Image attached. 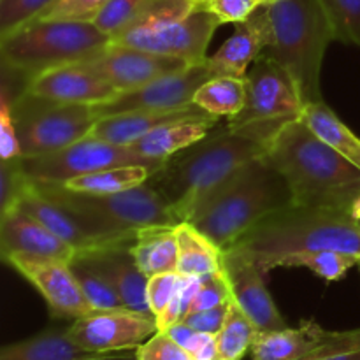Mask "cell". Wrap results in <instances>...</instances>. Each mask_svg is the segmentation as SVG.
<instances>
[{
  "label": "cell",
  "mask_w": 360,
  "mask_h": 360,
  "mask_svg": "<svg viewBox=\"0 0 360 360\" xmlns=\"http://www.w3.org/2000/svg\"><path fill=\"white\" fill-rule=\"evenodd\" d=\"M295 120V118H294ZM290 120H267L229 127L169 158L148 179L171 204L179 221H188L199 204L250 162L266 157L281 127Z\"/></svg>",
  "instance_id": "6da1fadb"
},
{
  "label": "cell",
  "mask_w": 360,
  "mask_h": 360,
  "mask_svg": "<svg viewBox=\"0 0 360 360\" xmlns=\"http://www.w3.org/2000/svg\"><path fill=\"white\" fill-rule=\"evenodd\" d=\"M266 157L285 176L295 206L348 213L360 197V167L323 143L302 118L281 127Z\"/></svg>",
  "instance_id": "7a4b0ae2"
},
{
  "label": "cell",
  "mask_w": 360,
  "mask_h": 360,
  "mask_svg": "<svg viewBox=\"0 0 360 360\" xmlns=\"http://www.w3.org/2000/svg\"><path fill=\"white\" fill-rule=\"evenodd\" d=\"M227 250L241 253L267 274L283 257L297 252L334 250L359 257L360 225L345 211L292 204L264 218Z\"/></svg>",
  "instance_id": "3957f363"
},
{
  "label": "cell",
  "mask_w": 360,
  "mask_h": 360,
  "mask_svg": "<svg viewBox=\"0 0 360 360\" xmlns=\"http://www.w3.org/2000/svg\"><path fill=\"white\" fill-rule=\"evenodd\" d=\"M292 204L294 197L285 176L269 158L260 157L211 192L188 221L227 250L264 218Z\"/></svg>",
  "instance_id": "277c9868"
},
{
  "label": "cell",
  "mask_w": 360,
  "mask_h": 360,
  "mask_svg": "<svg viewBox=\"0 0 360 360\" xmlns=\"http://www.w3.org/2000/svg\"><path fill=\"white\" fill-rule=\"evenodd\" d=\"M266 9L274 42L264 53L288 70L304 104L323 101L320 72L334 34L319 0H278Z\"/></svg>",
  "instance_id": "5b68a950"
},
{
  "label": "cell",
  "mask_w": 360,
  "mask_h": 360,
  "mask_svg": "<svg viewBox=\"0 0 360 360\" xmlns=\"http://www.w3.org/2000/svg\"><path fill=\"white\" fill-rule=\"evenodd\" d=\"M111 37L90 21L34 20L0 39L2 65L30 79L44 70L86 62Z\"/></svg>",
  "instance_id": "8992f818"
},
{
  "label": "cell",
  "mask_w": 360,
  "mask_h": 360,
  "mask_svg": "<svg viewBox=\"0 0 360 360\" xmlns=\"http://www.w3.org/2000/svg\"><path fill=\"white\" fill-rule=\"evenodd\" d=\"M41 192L76 214L91 231L112 238H136L150 225H178L171 204L150 183L105 195L74 192L60 183L34 181Z\"/></svg>",
  "instance_id": "52a82bcc"
},
{
  "label": "cell",
  "mask_w": 360,
  "mask_h": 360,
  "mask_svg": "<svg viewBox=\"0 0 360 360\" xmlns=\"http://www.w3.org/2000/svg\"><path fill=\"white\" fill-rule=\"evenodd\" d=\"M13 101V118L21 157H44L90 136L98 122L94 105L65 104L27 90Z\"/></svg>",
  "instance_id": "ba28073f"
},
{
  "label": "cell",
  "mask_w": 360,
  "mask_h": 360,
  "mask_svg": "<svg viewBox=\"0 0 360 360\" xmlns=\"http://www.w3.org/2000/svg\"><path fill=\"white\" fill-rule=\"evenodd\" d=\"M20 165L32 181L67 183L79 176L120 165H144L157 172L165 162L141 157L129 146H118L95 136H86L56 153L32 158L20 157Z\"/></svg>",
  "instance_id": "9c48e42d"
},
{
  "label": "cell",
  "mask_w": 360,
  "mask_h": 360,
  "mask_svg": "<svg viewBox=\"0 0 360 360\" xmlns=\"http://www.w3.org/2000/svg\"><path fill=\"white\" fill-rule=\"evenodd\" d=\"M246 102L241 111L229 118V127H243L267 120L301 118L304 101L283 65L262 53L246 74Z\"/></svg>",
  "instance_id": "30bf717a"
},
{
  "label": "cell",
  "mask_w": 360,
  "mask_h": 360,
  "mask_svg": "<svg viewBox=\"0 0 360 360\" xmlns=\"http://www.w3.org/2000/svg\"><path fill=\"white\" fill-rule=\"evenodd\" d=\"M69 334L90 354H116L137 350L158 333L157 316L134 309H94L69 327Z\"/></svg>",
  "instance_id": "8fae6325"
},
{
  "label": "cell",
  "mask_w": 360,
  "mask_h": 360,
  "mask_svg": "<svg viewBox=\"0 0 360 360\" xmlns=\"http://www.w3.org/2000/svg\"><path fill=\"white\" fill-rule=\"evenodd\" d=\"M217 77L210 63V56L204 62L190 63L178 72L167 74L132 91H123L105 104L94 105L97 118L134 111H155V109H176L193 104V95L206 81Z\"/></svg>",
  "instance_id": "7c38bea8"
},
{
  "label": "cell",
  "mask_w": 360,
  "mask_h": 360,
  "mask_svg": "<svg viewBox=\"0 0 360 360\" xmlns=\"http://www.w3.org/2000/svg\"><path fill=\"white\" fill-rule=\"evenodd\" d=\"M4 260L37 288L55 319L76 320L94 311L81 292L70 262L28 255H9Z\"/></svg>",
  "instance_id": "4fadbf2b"
},
{
  "label": "cell",
  "mask_w": 360,
  "mask_h": 360,
  "mask_svg": "<svg viewBox=\"0 0 360 360\" xmlns=\"http://www.w3.org/2000/svg\"><path fill=\"white\" fill-rule=\"evenodd\" d=\"M108 81L120 94L132 91L167 74L178 72L190 63L181 58L162 56L144 49L109 42L101 53L81 62Z\"/></svg>",
  "instance_id": "5bb4252c"
},
{
  "label": "cell",
  "mask_w": 360,
  "mask_h": 360,
  "mask_svg": "<svg viewBox=\"0 0 360 360\" xmlns=\"http://www.w3.org/2000/svg\"><path fill=\"white\" fill-rule=\"evenodd\" d=\"M221 273L227 278L232 301L248 316L257 333H271L288 327L264 283L266 274L252 260L238 252L224 250Z\"/></svg>",
  "instance_id": "9a60e30c"
},
{
  "label": "cell",
  "mask_w": 360,
  "mask_h": 360,
  "mask_svg": "<svg viewBox=\"0 0 360 360\" xmlns=\"http://www.w3.org/2000/svg\"><path fill=\"white\" fill-rule=\"evenodd\" d=\"M14 207H20L21 211L41 221L53 234L72 246L76 250V255L77 253L97 252V250L108 248V246L134 245L137 238V236L136 238H112V236H104L91 231L76 214H72L69 210L49 199L44 192H41L32 179L28 181L27 188L23 190Z\"/></svg>",
  "instance_id": "2e32d148"
},
{
  "label": "cell",
  "mask_w": 360,
  "mask_h": 360,
  "mask_svg": "<svg viewBox=\"0 0 360 360\" xmlns=\"http://www.w3.org/2000/svg\"><path fill=\"white\" fill-rule=\"evenodd\" d=\"M220 25L221 21L213 13L197 7L185 20L169 25L153 34L134 39L125 46L162 56L181 58L188 63H199L207 58V46Z\"/></svg>",
  "instance_id": "e0dca14e"
},
{
  "label": "cell",
  "mask_w": 360,
  "mask_h": 360,
  "mask_svg": "<svg viewBox=\"0 0 360 360\" xmlns=\"http://www.w3.org/2000/svg\"><path fill=\"white\" fill-rule=\"evenodd\" d=\"M27 91L55 102L84 105L105 104L120 95L112 84L102 79L81 62L55 67L30 77Z\"/></svg>",
  "instance_id": "ac0fdd59"
},
{
  "label": "cell",
  "mask_w": 360,
  "mask_h": 360,
  "mask_svg": "<svg viewBox=\"0 0 360 360\" xmlns=\"http://www.w3.org/2000/svg\"><path fill=\"white\" fill-rule=\"evenodd\" d=\"M0 252L2 259L9 255H28L39 259H55L70 262L76 250L53 234L48 227L21 211L11 207L0 218Z\"/></svg>",
  "instance_id": "d6986e66"
},
{
  "label": "cell",
  "mask_w": 360,
  "mask_h": 360,
  "mask_svg": "<svg viewBox=\"0 0 360 360\" xmlns=\"http://www.w3.org/2000/svg\"><path fill=\"white\" fill-rule=\"evenodd\" d=\"M273 42V25L266 6H262L248 20L236 23L234 34L210 56V63L217 76L245 79L250 63L255 62Z\"/></svg>",
  "instance_id": "ffe728a7"
},
{
  "label": "cell",
  "mask_w": 360,
  "mask_h": 360,
  "mask_svg": "<svg viewBox=\"0 0 360 360\" xmlns=\"http://www.w3.org/2000/svg\"><path fill=\"white\" fill-rule=\"evenodd\" d=\"M192 120H218V116L204 111L197 104L176 109H155V111H134L101 118L91 129L90 136L104 139L118 146H130L141 137L155 132L165 125Z\"/></svg>",
  "instance_id": "44dd1931"
},
{
  "label": "cell",
  "mask_w": 360,
  "mask_h": 360,
  "mask_svg": "<svg viewBox=\"0 0 360 360\" xmlns=\"http://www.w3.org/2000/svg\"><path fill=\"white\" fill-rule=\"evenodd\" d=\"M77 257L97 269L118 292L125 308L151 313L148 302V280L132 255V245H116L97 252L77 253Z\"/></svg>",
  "instance_id": "7402d4cb"
},
{
  "label": "cell",
  "mask_w": 360,
  "mask_h": 360,
  "mask_svg": "<svg viewBox=\"0 0 360 360\" xmlns=\"http://www.w3.org/2000/svg\"><path fill=\"white\" fill-rule=\"evenodd\" d=\"M330 336L315 320H306L299 327H285L271 333H257L252 345V360H295Z\"/></svg>",
  "instance_id": "603a6c76"
},
{
  "label": "cell",
  "mask_w": 360,
  "mask_h": 360,
  "mask_svg": "<svg viewBox=\"0 0 360 360\" xmlns=\"http://www.w3.org/2000/svg\"><path fill=\"white\" fill-rule=\"evenodd\" d=\"M217 123L218 120H192V122L172 123L141 137L129 148L141 157L167 162L169 158L176 157L186 148L202 141Z\"/></svg>",
  "instance_id": "cb8c5ba5"
},
{
  "label": "cell",
  "mask_w": 360,
  "mask_h": 360,
  "mask_svg": "<svg viewBox=\"0 0 360 360\" xmlns=\"http://www.w3.org/2000/svg\"><path fill=\"white\" fill-rule=\"evenodd\" d=\"M132 255L148 278L178 271L176 225H150L137 231Z\"/></svg>",
  "instance_id": "d4e9b609"
},
{
  "label": "cell",
  "mask_w": 360,
  "mask_h": 360,
  "mask_svg": "<svg viewBox=\"0 0 360 360\" xmlns=\"http://www.w3.org/2000/svg\"><path fill=\"white\" fill-rule=\"evenodd\" d=\"M178 239V273L186 276H206L221 271L224 250L190 221L176 225Z\"/></svg>",
  "instance_id": "484cf974"
},
{
  "label": "cell",
  "mask_w": 360,
  "mask_h": 360,
  "mask_svg": "<svg viewBox=\"0 0 360 360\" xmlns=\"http://www.w3.org/2000/svg\"><path fill=\"white\" fill-rule=\"evenodd\" d=\"M90 355L98 354L83 350L70 338L69 330L56 329L7 345L0 350V360H79Z\"/></svg>",
  "instance_id": "4316f807"
},
{
  "label": "cell",
  "mask_w": 360,
  "mask_h": 360,
  "mask_svg": "<svg viewBox=\"0 0 360 360\" xmlns=\"http://www.w3.org/2000/svg\"><path fill=\"white\" fill-rule=\"evenodd\" d=\"M197 7L199 4H195L193 0H146L137 16L118 34L112 35L111 42L122 46L129 44L134 39L153 34L169 25L185 20Z\"/></svg>",
  "instance_id": "83f0119b"
},
{
  "label": "cell",
  "mask_w": 360,
  "mask_h": 360,
  "mask_svg": "<svg viewBox=\"0 0 360 360\" xmlns=\"http://www.w3.org/2000/svg\"><path fill=\"white\" fill-rule=\"evenodd\" d=\"M301 118L323 143L360 167V139L357 134L352 132L326 102H308Z\"/></svg>",
  "instance_id": "f1b7e54d"
},
{
  "label": "cell",
  "mask_w": 360,
  "mask_h": 360,
  "mask_svg": "<svg viewBox=\"0 0 360 360\" xmlns=\"http://www.w3.org/2000/svg\"><path fill=\"white\" fill-rule=\"evenodd\" d=\"M151 174H153V171L150 167H144V165H120V167H109L104 171L94 172V174L79 176V178L60 183V185L74 190V192L105 195V193H118L143 185L150 179Z\"/></svg>",
  "instance_id": "f546056e"
},
{
  "label": "cell",
  "mask_w": 360,
  "mask_h": 360,
  "mask_svg": "<svg viewBox=\"0 0 360 360\" xmlns=\"http://www.w3.org/2000/svg\"><path fill=\"white\" fill-rule=\"evenodd\" d=\"M246 102L245 79L229 76H217L206 81L193 95V104L214 116L232 118L243 109Z\"/></svg>",
  "instance_id": "4dcf8cb0"
},
{
  "label": "cell",
  "mask_w": 360,
  "mask_h": 360,
  "mask_svg": "<svg viewBox=\"0 0 360 360\" xmlns=\"http://www.w3.org/2000/svg\"><path fill=\"white\" fill-rule=\"evenodd\" d=\"M257 329L248 316L234 301L229 306L224 327L217 334V360H243L246 352L252 350Z\"/></svg>",
  "instance_id": "1f68e13d"
},
{
  "label": "cell",
  "mask_w": 360,
  "mask_h": 360,
  "mask_svg": "<svg viewBox=\"0 0 360 360\" xmlns=\"http://www.w3.org/2000/svg\"><path fill=\"white\" fill-rule=\"evenodd\" d=\"M354 266H357V255L334 250L297 252L283 257L276 264V267H306L326 281L341 280Z\"/></svg>",
  "instance_id": "d6a6232c"
},
{
  "label": "cell",
  "mask_w": 360,
  "mask_h": 360,
  "mask_svg": "<svg viewBox=\"0 0 360 360\" xmlns=\"http://www.w3.org/2000/svg\"><path fill=\"white\" fill-rule=\"evenodd\" d=\"M70 267L79 283L81 292L84 294L86 301L94 309H122L125 308L123 301L120 299L118 292L111 283L98 273L97 269L84 262L81 257H74L70 260Z\"/></svg>",
  "instance_id": "836d02e7"
},
{
  "label": "cell",
  "mask_w": 360,
  "mask_h": 360,
  "mask_svg": "<svg viewBox=\"0 0 360 360\" xmlns=\"http://www.w3.org/2000/svg\"><path fill=\"white\" fill-rule=\"evenodd\" d=\"M334 41L360 46V0H319Z\"/></svg>",
  "instance_id": "e575fe53"
},
{
  "label": "cell",
  "mask_w": 360,
  "mask_h": 360,
  "mask_svg": "<svg viewBox=\"0 0 360 360\" xmlns=\"http://www.w3.org/2000/svg\"><path fill=\"white\" fill-rule=\"evenodd\" d=\"M56 0H0V39L37 20Z\"/></svg>",
  "instance_id": "d590c367"
},
{
  "label": "cell",
  "mask_w": 360,
  "mask_h": 360,
  "mask_svg": "<svg viewBox=\"0 0 360 360\" xmlns=\"http://www.w3.org/2000/svg\"><path fill=\"white\" fill-rule=\"evenodd\" d=\"M178 345H181L193 360H217V336L192 329L188 323L178 322L164 330Z\"/></svg>",
  "instance_id": "8d00e7d4"
},
{
  "label": "cell",
  "mask_w": 360,
  "mask_h": 360,
  "mask_svg": "<svg viewBox=\"0 0 360 360\" xmlns=\"http://www.w3.org/2000/svg\"><path fill=\"white\" fill-rule=\"evenodd\" d=\"M200 280H202V276H186V274H183L181 283H179L176 295L172 297L171 304L165 308V311L160 316H157L158 330H165L167 327L183 322L186 319V315L192 311L193 301H195V295L200 287Z\"/></svg>",
  "instance_id": "74e56055"
},
{
  "label": "cell",
  "mask_w": 360,
  "mask_h": 360,
  "mask_svg": "<svg viewBox=\"0 0 360 360\" xmlns=\"http://www.w3.org/2000/svg\"><path fill=\"white\" fill-rule=\"evenodd\" d=\"M144 4L146 0H109L91 23L105 35L112 37L137 16Z\"/></svg>",
  "instance_id": "f35d334b"
},
{
  "label": "cell",
  "mask_w": 360,
  "mask_h": 360,
  "mask_svg": "<svg viewBox=\"0 0 360 360\" xmlns=\"http://www.w3.org/2000/svg\"><path fill=\"white\" fill-rule=\"evenodd\" d=\"M109 0H56L37 20L94 21Z\"/></svg>",
  "instance_id": "ab89813d"
},
{
  "label": "cell",
  "mask_w": 360,
  "mask_h": 360,
  "mask_svg": "<svg viewBox=\"0 0 360 360\" xmlns=\"http://www.w3.org/2000/svg\"><path fill=\"white\" fill-rule=\"evenodd\" d=\"M28 181H30V178L21 169L20 157L13 158V160H2V167H0V185H2V188H0V207H2V213L16 206L18 199L27 188Z\"/></svg>",
  "instance_id": "60d3db41"
},
{
  "label": "cell",
  "mask_w": 360,
  "mask_h": 360,
  "mask_svg": "<svg viewBox=\"0 0 360 360\" xmlns=\"http://www.w3.org/2000/svg\"><path fill=\"white\" fill-rule=\"evenodd\" d=\"M232 301L231 288H229L227 278L224 276L221 271L213 274H206L200 280L199 292L195 295V301H193L192 311H204V309L217 308V306L227 304Z\"/></svg>",
  "instance_id": "b9f144b4"
},
{
  "label": "cell",
  "mask_w": 360,
  "mask_h": 360,
  "mask_svg": "<svg viewBox=\"0 0 360 360\" xmlns=\"http://www.w3.org/2000/svg\"><path fill=\"white\" fill-rule=\"evenodd\" d=\"M137 360H193L167 333L158 330L136 350Z\"/></svg>",
  "instance_id": "7bdbcfd3"
},
{
  "label": "cell",
  "mask_w": 360,
  "mask_h": 360,
  "mask_svg": "<svg viewBox=\"0 0 360 360\" xmlns=\"http://www.w3.org/2000/svg\"><path fill=\"white\" fill-rule=\"evenodd\" d=\"M181 278L183 274H179L178 271L150 276V280H148V302H150L151 313L155 316H160L165 311V308L171 304L172 297L176 295L179 283H181Z\"/></svg>",
  "instance_id": "ee69618b"
},
{
  "label": "cell",
  "mask_w": 360,
  "mask_h": 360,
  "mask_svg": "<svg viewBox=\"0 0 360 360\" xmlns=\"http://www.w3.org/2000/svg\"><path fill=\"white\" fill-rule=\"evenodd\" d=\"M11 98L13 97L2 88V101H0V155H2V160H13V158L21 157Z\"/></svg>",
  "instance_id": "f6af8a7d"
},
{
  "label": "cell",
  "mask_w": 360,
  "mask_h": 360,
  "mask_svg": "<svg viewBox=\"0 0 360 360\" xmlns=\"http://www.w3.org/2000/svg\"><path fill=\"white\" fill-rule=\"evenodd\" d=\"M202 9L213 13L221 23H241L262 7L260 0H206Z\"/></svg>",
  "instance_id": "bcb514c9"
},
{
  "label": "cell",
  "mask_w": 360,
  "mask_h": 360,
  "mask_svg": "<svg viewBox=\"0 0 360 360\" xmlns=\"http://www.w3.org/2000/svg\"><path fill=\"white\" fill-rule=\"evenodd\" d=\"M348 350H360V327L352 330L330 333V336L323 343H320L311 352H308V354L295 360H322L329 357V355L341 354V352Z\"/></svg>",
  "instance_id": "7dc6e473"
},
{
  "label": "cell",
  "mask_w": 360,
  "mask_h": 360,
  "mask_svg": "<svg viewBox=\"0 0 360 360\" xmlns=\"http://www.w3.org/2000/svg\"><path fill=\"white\" fill-rule=\"evenodd\" d=\"M229 306H231V302L217 306V308L204 309V311L188 313L183 322L188 323L192 329L199 330V333L213 334V336H217V334L221 330V327H224L225 319H227Z\"/></svg>",
  "instance_id": "c3c4849f"
},
{
  "label": "cell",
  "mask_w": 360,
  "mask_h": 360,
  "mask_svg": "<svg viewBox=\"0 0 360 360\" xmlns=\"http://www.w3.org/2000/svg\"><path fill=\"white\" fill-rule=\"evenodd\" d=\"M79 360H137L136 355H112V354H101V355H90Z\"/></svg>",
  "instance_id": "681fc988"
},
{
  "label": "cell",
  "mask_w": 360,
  "mask_h": 360,
  "mask_svg": "<svg viewBox=\"0 0 360 360\" xmlns=\"http://www.w3.org/2000/svg\"><path fill=\"white\" fill-rule=\"evenodd\" d=\"M322 360H360V350L341 352V354L329 355V357H326V359H322Z\"/></svg>",
  "instance_id": "f907efd6"
},
{
  "label": "cell",
  "mask_w": 360,
  "mask_h": 360,
  "mask_svg": "<svg viewBox=\"0 0 360 360\" xmlns=\"http://www.w3.org/2000/svg\"><path fill=\"white\" fill-rule=\"evenodd\" d=\"M348 214H350L352 218H354L355 221H360V197L357 200H355L354 204H352L350 211H348Z\"/></svg>",
  "instance_id": "816d5d0a"
},
{
  "label": "cell",
  "mask_w": 360,
  "mask_h": 360,
  "mask_svg": "<svg viewBox=\"0 0 360 360\" xmlns=\"http://www.w3.org/2000/svg\"><path fill=\"white\" fill-rule=\"evenodd\" d=\"M260 2H262V6H269V4L278 2V0H260Z\"/></svg>",
  "instance_id": "f5cc1de1"
},
{
  "label": "cell",
  "mask_w": 360,
  "mask_h": 360,
  "mask_svg": "<svg viewBox=\"0 0 360 360\" xmlns=\"http://www.w3.org/2000/svg\"><path fill=\"white\" fill-rule=\"evenodd\" d=\"M193 2H195V4H199V7H200V6H202L204 2H206V0H193Z\"/></svg>",
  "instance_id": "db71d44e"
},
{
  "label": "cell",
  "mask_w": 360,
  "mask_h": 360,
  "mask_svg": "<svg viewBox=\"0 0 360 360\" xmlns=\"http://www.w3.org/2000/svg\"><path fill=\"white\" fill-rule=\"evenodd\" d=\"M357 267H359V269H360V255L357 257Z\"/></svg>",
  "instance_id": "11a10c76"
},
{
  "label": "cell",
  "mask_w": 360,
  "mask_h": 360,
  "mask_svg": "<svg viewBox=\"0 0 360 360\" xmlns=\"http://www.w3.org/2000/svg\"><path fill=\"white\" fill-rule=\"evenodd\" d=\"M357 224H359V225H360V221H357Z\"/></svg>",
  "instance_id": "9f6ffc18"
}]
</instances>
